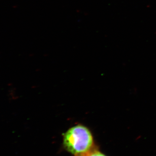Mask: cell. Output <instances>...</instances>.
Listing matches in <instances>:
<instances>
[{
    "label": "cell",
    "mask_w": 156,
    "mask_h": 156,
    "mask_svg": "<svg viewBox=\"0 0 156 156\" xmlns=\"http://www.w3.org/2000/svg\"><path fill=\"white\" fill-rule=\"evenodd\" d=\"M90 156H107L105 155L104 154L102 153L101 152L99 151L98 150V149L94 151L93 153H92V154Z\"/></svg>",
    "instance_id": "cell-2"
},
{
    "label": "cell",
    "mask_w": 156,
    "mask_h": 156,
    "mask_svg": "<svg viewBox=\"0 0 156 156\" xmlns=\"http://www.w3.org/2000/svg\"><path fill=\"white\" fill-rule=\"evenodd\" d=\"M66 149L75 155L85 152L95 146L93 135L86 126L77 125L69 129L63 136Z\"/></svg>",
    "instance_id": "cell-1"
}]
</instances>
